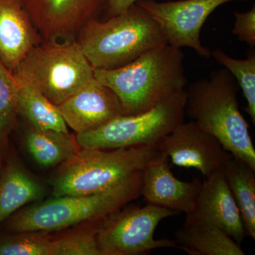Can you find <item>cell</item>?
<instances>
[{
	"mask_svg": "<svg viewBox=\"0 0 255 255\" xmlns=\"http://www.w3.org/2000/svg\"><path fill=\"white\" fill-rule=\"evenodd\" d=\"M184 53L168 44L148 50L112 70L94 69V78L116 94L124 115L143 113L187 85Z\"/></svg>",
	"mask_w": 255,
	"mask_h": 255,
	"instance_id": "cell-1",
	"label": "cell"
},
{
	"mask_svg": "<svg viewBox=\"0 0 255 255\" xmlns=\"http://www.w3.org/2000/svg\"><path fill=\"white\" fill-rule=\"evenodd\" d=\"M240 87L227 69L192 82L186 91L185 115L216 137L233 157L255 169V149L249 124L238 105Z\"/></svg>",
	"mask_w": 255,
	"mask_h": 255,
	"instance_id": "cell-2",
	"label": "cell"
},
{
	"mask_svg": "<svg viewBox=\"0 0 255 255\" xmlns=\"http://www.w3.org/2000/svg\"><path fill=\"white\" fill-rule=\"evenodd\" d=\"M76 41L94 69L112 70L167 44L158 23L137 4L121 14L87 23Z\"/></svg>",
	"mask_w": 255,
	"mask_h": 255,
	"instance_id": "cell-3",
	"label": "cell"
},
{
	"mask_svg": "<svg viewBox=\"0 0 255 255\" xmlns=\"http://www.w3.org/2000/svg\"><path fill=\"white\" fill-rule=\"evenodd\" d=\"M142 171L102 192L53 197L16 211L8 219V230L14 233H49L104 221L141 196Z\"/></svg>",
	"mask_w": 255,
	"mask_h": 255,
	"instance_id": "cell-4",
	"label": "cell"
},
{
	"mask_svg": "<svg viewBox=\"0 0 255 255\" xmlns=\"http://www.w3.org/2000/svg\"><path fill=\"white\" fill-rule=\"evenodd\" d=\"M158 152L156 145L80 148L50 179L52 194L85 196L108 190L142 171Z\"/></svg>",
	"mask_w": 255,
	"mask_h": 255,
	"instance_id": "cell-5",
	"label": "cell"
},
{
	"mask_svg": "<svg viewBox=\"0 0 255 255\" xmlns=\"http://www.w3.org/2000/svg\"><path fill=\"white\" fill-rule=\"evenodd\" d=\"M13 74L19 86L34 88L59 106L94 78V68L76 40L43 41Z\"/></svg>",
	"mask_w": 255,
	"mask_h": 255,
	"instance_id": "cell-6",
	"label": "cell"
},
{
	"mask_svg": "<svg viewBox=\"0 0 255 255\" xmlns=\"http://www.w3.org/2000/svg\"><path fill=\"white\" fill-rule=\"evenodd\" d=\"M186 91L178 92L151 110L122 115L96 130L77 134L80 148L116 149L156 145L185 117Z\"/></svg>",
	"mask_w": 255,
	"mask_h": 255,
	"instance_id": "cell-7",
	"label": "cell"
},
{
	"mask_svg": "<svg viewBox=\"0 0 255 255\" xmlns=\"http://www.w3.org/2000/svg\"><path fill=\"white\" fill-rule=\"evenodd\" d=\"M177 214L153 204H127L102 221L97 236L100 255H145L157 248H178L175 240L154 238L160 221Z\"/></svg>",
	"mask_w": 255,
	"mask_h": 255,
	"instance_id": "cell-8",
	"label": "cell"
},
{
	"mask_svg": "<svg viewBox=\"0 0 255 255\" xmlns=\"http://www.w3.org/2000/svg\"><path fill=\"white\" fill-rule=\"evenodd\" d=\"M235 1L246 0H177L165 2L137 0L135 4L158 23L169 46L191 48L199 56L209 58L211 50L201 43V28L215 9Z\"/></svg>",
	"mask_w": 255,
	"mask_h": 255,
	"instance_id": "cell-9",
	"label": "cell"
},
{
	"mask_svg": "<svg viewBox=\"0 0 255 255\" xmlns=\"http://www.w3.org/2000/svg\"><path fill=\"white\" fill-rule=\"evenodd\" d=\"M156 146L175 165L198 169L206 178L222 170L233 157L216 137L192 120L179 124Z\"/></svg>",
	"mask_w": 255,
	"mask_h": 255,
	"instance_id": "cell-10",
	"label": "cell"
},
{
	"mask_svg": "<svg viewBox=\"0 0 255 255\" xmlns=\"http://www.w3.org/2000/svg\"><path fill=\"white\" fill-rule=\"evenodd\" d=\"M43 41L75 40L105 11L107 0H21Z\"/></svg>",
	"mask_w": 255,
	"mask_h": 255,
	"instance_id": "cell-11",
	"label": "cell"
},
{
	"mask_svg": "<svg viewBox=\"0 0 255 255\" xmlns=\"http://www.w3.org/2000/svg\"><path fill=\"white\" fill-rule=\"evenodd\" d=\"M58 107L67 126L77 134L96 130L124 115L116 94L95 78Z\"/></svg>",
	"mask_w": 255,
	"mask_h": 255,
	"instance_id": "cell-12",
	"label": "cell"
},
{
	"mask_svg": "<svg viewBox=\"0 0 255 255\" xmlns=\"http://www.w3.org/2000/svg\"><path fill=\"white\" fill-rule=\"evenodd\" d=\"M140 194L147 204L177 211L192 212L202 186L199 179L183 182L169 168V157L159 152L142 169Z\"/></svg>",
	"mask_w": 255,
	"mask_h": 255,
	"instance_id": "cell-13",
	"label": "cell"
},
{
	"mask_svg": "<svg viewBox=\"0 0 255 255\" xmlns=\"http://www.w3.org/2000/svg\"><path fill=\"white\" fill-rule=\"evenodd\" d=\"M187 216L219 226L241 245L246 233L241 211L228 187L222 170L202 183L192 212Z\"/></svg>",
	"mask_w": 255,
	"mask_h": 255,
	"instance_id": "cell-14",
	"label": "cell"
},
{
	"mask_svg": "<svg viewBox=\"0 0 255 255\" xmlns=\"http://www.w3.org/2000/svg\"><path fill=\"white\" fill-rule=\"evenodd\" d=\"M42 41L21 0H0V61L10 71Z\"/></svg>",
	"mask_w": 255,
	"mask_h": 255,
	"instance_id": "cell-15",
	"label": "cell"
},
{
	"mask_svg": "<svg viewBox=\"0 0 255 255\" xmlns=\"http://www.w3.org/2000/svg\"><path fill=\"white\" fill-rule=\"evenodd\" d=\"M46 187L17 159L8 161L0 177V224L26 204L41 200Z\"/></svg>",
	"mask_w": 255,
	"mask_h": 255,
	"instance_id": "cell-16",
	"label": "cell"
},
{
	"mask_svg": "<svg viewBox=\"0 0 255 255\" xmlns=\"http://www.w3.org/2000/svg\"><path fill=\"white\" fill-rule=\"evenodd\" d=\"M178 248L190 255H245L236 243L219 226L186 216L185 221L176 233Z\"/></svg>",
	"mask_w": 255,
	"mask_h": 255,
	"instance_id": "cell-17",
	"label": "cell"
},
{
	"mask_svg": "<svg viewBox=\"0 0 255 255\" xmlns=\"http://www.w3.org/2000/svg\"><path fill=\"white\" fill-rule=\"evenodd\" d=\"M22 141L31 158L43 167L62 164L80 149L76 137L69 132L40 130L30 126L23 131Z\"/></svg>",
	"mask_w": 255,
	"mask_h": 255,
	"instance_id": "cell-18",
	"label": "cell"
},
{
	"mask_svg": "<svg viewBox=\"0 0 255 255\" xmlns=\"http://www.w3.org/2000/svg\"><path fill=\"white\" fill-rule=\"evenodd\" d=\"M223 174L241 211L246 236L255 239V169L245 161L233 157Z\"/></svg>",
	"mask_w": 255,
	"mask_h": 255,
	"instance_id": "cell-19",
	"label": "cell"
},
{
	"mask_svg": "<svg viewBox=\"0 0 255 255\" xmlns=\"http://www.w3.org/2000/svg\"><path fill=\"white\" fill-rule=\"evenodd\" d=\"M17 112L28 126L35 128L69 132L58 106L31 87L19 86Z\"/></svg>",
	"mask_w": 255,
	"mask_h": 255,
	"instance_id": "cell-20",
	"label": "cell"
},
{
	"mask_svg": "<svg viewBox=\"0 0 255 255\" xmlns=\"http://www.w3.org/2000/svg\"><path fill=\"white\" fill-rule=\"evenodd\" d=\"M216 63L222 65L232 74L246 98V111L255 123V53H251L245 59H236L218 48L211 53Z\"/></svg>",
	"mask_w": 255,
	"mask_h": 255,
	"instance_id": "cell-21",
	"label": "cell"
},
{
	"mask_svg": "<svg viewBox=\"0 0 255 255\" xmlns=\"http://www.w3.org/2000/svg\"><path fill=\"white\" fill-rule=\"evenodd\" d=\"M18 90L14 74L0 61V146L6 143L16 124Z\"/></svg>",
	"mask_w": 255,
	"mask_h": 255,
	"instance_id": "cell-22",
	"label": "cell"
},
{
	"mask_svg": "<svg viewBox=\"0 0 255 255\" xmlns=\"http://www.w3.org/2000/svg\"><path fill=\"white\" fill-rule=\"evenodd\" d=\"M16 233L0 238V255H53L54 239L47 233Z\"/></svg>",
	"mask_w": 255,
	"mask_h": 255,
	"instance_id": "cell-23",
	"label": "cell"
},
{
	"mask_svg": "<svg viewBox=\"0 0 255 255\" xmlns=\"http://www.w3.org/2000/svg\"><path fill=\"white\" fill-rule=\"evenodd\" d=\"M102 221L54 239L53 255H101L97 236Z\"/></svg>",
	"mask_w": 255,
	"mask_h": 255,
	"instance_id": "cell-24",
	"label": "cell"
},
{
	"mask_svg": "<svg viewBox=\"0 0 255 255\" xmlns=\"http://www.w3.org/2000/svg\"><path fill=\"white\" fill-rule=\"evenodd\" d=\"M234 26L232 33L240 41L247 43L251 48L255 47V6L245 12L234 11Z\"/></svg>",
	"mask_w": 255,
	"mask_h": 255,
	"instance_id": "cell-25",
	"label": "cell"
},
{
	"mask_svg": "<svg viewBox=\"0 0 255 255\" xmlns=\"http://www.w3.org/2000/svg\"><path fill=\"white\" fill-rule=\"evenodd\" d=\"M137 1V0H107L105 9L106 18L124 12L132 4H135Z\"/></svg>",
	"mask_w": 255,
	"mask_h": 255,
	"instance_id": "cell-26",
	"label": "cell"
},
{
	"mask_svg": "<svg viewBox=\"0 0 255 255\" xmlns=\"http://www.w3.org/2000/svg\"><path fill=\"white\" fill-rule=\"evenodd\" d=\"M1 172H2V170L1 168V159H0V177H1Z\"/></svg>",
	"mask_w": 255,
	"mask_h": 255,
	"instance_id": "cell-27",
	"label": "cell"
}]
</instances>
